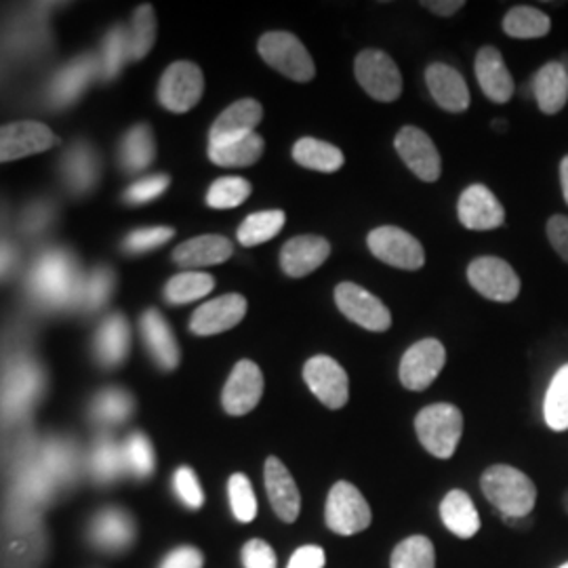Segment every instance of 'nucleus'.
Masks as SVG:
<instances>
[{"label": "nucleus", "mask_w": 568, "mask_h": 568, "mask_svg": "<svg viewBox=\"0 0 568 568\" xmlns=\"http://www.w3.org/2000/svg\"><path fill=\"white\" fill-rule=\"evenodd\" d=\"M203 91V70L192 61H175L163 74L159 87V102L169 112L183 114L201 102Z\"/></svg>", "instance_id": "nucleus-8"}, {"label": "nucleus", "mask_w": 568, "mask_h": 568, "mask_svg": "<svg viewBox=\"0 0 568 568\" xmlns=\"http://www.w3.org/2000/svg\"><path fill=\"white\" fill-rule=\"evenodd\" d=\"M156 143L148 124H135L121 143V164L129 173H140L154 161Z\"/></svg>", "instance_id": "nucleus-33"}, {"label": "nucleus", "mask_w": 568, "mask_h": 568, "mask_svg": "<svg viewBox=\"0 0 568 568\" xmlns=\"http://www.w3.org/2000/svg\"><path fill=\"white\" fill-rule=\"evenodd\" d=\"M371 253L387 265L400 267V270H419L426 264V253L422 243L396 225H382L375 227L368 239Z\"/></svg>", "instance_id": "nucleus-7"}, {"label": "nucleus", "mask_w": 568, "mask_h": 568, "mask_svg": "<svg viewBox=\"0 0 568 568\" xmlns=\"http://www.w3.org/2000/svg\"><path fill=\"white\" fill-rule=\"evenodd\" d=\"M230 508L239 523H253L257 516V497L244 474H234L227 483Z\"/></svg>", "instance_id": "nucleus-47"}, {"label": "nucleus", "mask_w": 568, "mask_h": 568, "mask_svg": "<svg viewBox=\"0 0 568 568\" xmlns=\"http://www.w3.org/2000/svg\"><path fill=\"white\" fill-rule=\"evenodd\" d=\"M558 568H568V562H565V565H562V567H558Z\"/></svg>", "instance_id": "nucleus-62"}, {"label": "nucleus", "mask_w": 568, "mask_h": 568, "mask_svg": "<svg viewBox=\"0 0 568 568\" xmlns=\"http://www.w3.org/2000/svg\"><path fill=\"white\" fill-rule=\"evenodd\" d=\"M335 302L345 318L373 333H384L392 326V314L386 304L371 295L363 286L342 283L335 288Z\"/></svg>", "instance_id": "nucleus-10"}, {"label": "nucleus", "mask_w": 568, "mask_h": 568, "mask_svg": "<svg viewBox=\"0 0 568 568\" xmlns=\"http://www.w3.org/2000/svg\"><path fill=\"white\" fill-rule=\"evenodd\" d=\"M426 9L436 16H455L459 9H464V0H432V2H422Z\"/></svg>", "instance_id": "nucleus-57"}, {"label": "nucleus", "mask_w": 568, "mask_h": 568, "mask_svg": "<svg viewBox=\"0 0 568 568\" xmlns=\"http://www.w3.org/2000/svg\"><path fill=\"white\" fill-rule=\"evenodd\" d=\"M251 194V183L243 178H220L209 187L206 204L211 209H234Z\"/></svg>", "instance_id": "nucleus-48"}, {"label": "nucleus", "mask_w": 568, "mask_h": 568, "mask_svg": "<svg viewBox=\"0 0 568 568\" xmlns=\"http://www.w3.org/2000/svg\"><path fill=\"white\" fill-rule=\"evenodd\" d=\"M100 72V60L91 55H82L65 63L49 84V103L53 108H65L81 98L84 87L95 79Z\"/></svg>", "instance_id": "nucleus-20"}, {"label": "nucleus", "mask_w": 568, "mask_h": 568, "mask_svg": "<svg viewBox=\"0 0 568 568\" xmlns=\"http://www.w3.org/2000/svg\"><path fill=\"white\" fill-rule=\"evenodd\" d=\"M293 159L305 169H314L321 173H335L344 166V154L339 148L314 138H304L295 143Z\"/></svg>", "instance_id": "nucleus-34"}, {"label": "nucleus", "mask_w": 568, "mask_h": 568, "mask_svg": "<svg viewBox=\"0 0 568 568\" xmlns=\"http://www.w3.org/2000/svg\"><path fill=\"white\" fill-rule=\"evenodd\" d=\"M264 154V140L257 133H251L241 140L224 143H209V159L217 166H251Z\"/></svg>", "instance_id": "nucleus-32"}, {"label": "nucleus", "mask_w": 568, "mask_h": 568, "mask_svg": "<svg viewBox=\"0 0 568 568\" xmlns=\"http://www.w3.org/2000/svg\"><path fill=\"white\" fill-rule=\"evenodd\" d=\"M93 349L95 358L103 366H119L124 363L131 349V328L122 314H112L103 321L95 335Z\"/></svg>", "instance_id": "nucleus-29"}, {"label": "nucleus", "mask_w": 568, "mask_h": 568, "mask_svg": "<svg viewBox=\"0 0 568 568\" xmlns=\"http://www.w3.org/2000/svg\"><path fill=\"white\" fill-rule=\"evenodd\" d=\"M457 213L464 227L478 232L501 227L506 222L504 204L499 203L497 196L483 183H474L464 190Z\"/></svg>", "instance_id": "nucleus-17"}, {"label": "nucleus", "mask_w": 568, "mask_h": 568, "mask_svg": "<svg viewBox=\"0 0 568 568\" xmlns=\"http://www.w3.org/2000/svg\"><path fill=\"white\" fill-rule=\"evenodd\" d=\"M126 30H129L131 60H142L150 53V49L154 47V41H156V18H154L152 7L142 4L135 11L131 26Z\"/></svg>", "instance_id": "nucleus-45"}, {"label": "nucleus", "mask_w": 568, "mask_h": 568, "mask_svg": "<svg viewBox=\"0 0 568 568\" xmlns=\"http://www.w3.org/2000/svg\"><path fill=\"white\" fill-rule=\"evenodd\" d=\"M173 490L180 497L185 508L201 509L204 504V493L199 476L192 467L183 466L173 476Z\"/></svg>", "instance_id": "nucleus-50"}, {"label": "nucleus", "mask_w": 568, "mask_h": 568, "mask_svg": "<svg viewBox=\"0 0 568 568\" xmlns=\"http://www.w3.org/2000/svg\"><path fill=\"white\" fill-rule=\"evenodd\" d=\"M61 175L72 192L87 194L100 178V161L95 150L82 142L72 145L63 156Z\"/></svg>", "instance_id": "nucleus-30"}, {"label": "nucleus", "mask_w": 568, "mask_h": 568, "mask_svg": "<svg viewBox=\"0 0 568 568\" xmlns=\"http://www.w3.org/2000/svg\"><path fill=\"white\" fill-rule=\"evenodd\" d=\"M483 493L504 518H527L537 504V487L525 471L516 467L490 466L480 480Z\"/></svg>", "instance_id": "nucleus-2"}, {"label": "nucleus", "mask_w": 568, "mask_h": 568, "mask_svg": "<svg viewBox=\"0 0 568 568\" xmlns=\"http://www.w3.org/2000/svg\"><path fill=\"white\" fill-rule=\"evenodd\" d=\"M560 183H562V196L568 204V156H565L560 163Z\"/></svg>", "instance_id": "nucleus-58"}, {"label": "nucleus", "mask_w": 568, "mask_h": 568, "mask_svg": "<svg viewBox=\"0 0 568 568\" xmlns=\"http://www.w3.org/2000/svg\"><path fill=\"white\" fill-rule=\"evenodd\" d=\"M493 126H495V129H497V131H499V129H501V131H506V126H508V122L493 121Z\"/></svg>", "instance_id": "nucleus-60"}, {"label": "nucleus", "mask_w": 568, "mask_h": 568, "mask_svg": "<svg viewBox=\"0 0 568 568\" xmlns=\"http://www.w3.org/2000/svg\"><path fill=\"white\" fill-rule=\"evenodd\" d=\"M133 413V398L119 387H108L91 403V417L102 426H121Z\"/></svg>", "instance_id": "nucleus-37"}, {"label": "nucleus", "mask_w": 568, "mask_h": 568, "mask_svg": "<svg viewBox=\"0 0 568 568\" xmlns=\"http://www.w3.org/2000/svg\"><path fill=\"white\" fill-rule=\"evenodd\" d=\"M426 82L434 102L443 110L459 114L469 108V89L459 70L448 63H432L426 70Z\"/></svg>", "instance_id": "nucleus-21"}, {"label": "nucleus", "mask_w": 568, "mask_h": 568, "mask_svg": "<svg viewBox=\"0 0 568 568\" xmlns=\"http://www.w3.org/2000/svg\"><path fill=\"white\" fill-rule=\"evenodd\" d=\"M44 379L42 371L30 361H18L4 375V413L7 417H20L41 396Z\"/></svg>", "instance_id": "nucleus-16"}, {"label": "nucleus", "mask_w": 568, "mask_h": 568, "mask_svg": "<svg viewBox=\"0 0 568 568\" xmlns=\"http://www.w3.org/2000/svg\"><path fill=\"white\" fill-rule=\"evenodd\" d=\"M532 93L544 114H558L568 102V70L562 61H549L532 79Z\"/></svg>", "instance_id": "nucleus-27"}, {"label": "nucleus", "mask_w": 568, "mask_h": 568, "mask_svg": "<svg viewBox=\"0 0 568 568\" xmlns=\"http://www.w3.org/2000/svg\"><path fill=\"white\" fill-rule=\"evenodd\" d=\"M264 119V108L255 100H241L224 110L213 122L209 143L232 142L255 133V126Z\"/></svg>", "instance_id": "nucleus-24"}, {"label": "nucleus", "mask_w": 568, "mask_h": 568, "mask_svg": "<svg viewBox=\"0 0 568 568\" xmlns=\"http://www.w3.org/2000/svg\"><path fill=\"white\" fill-rule=\"evenodd\" d=\"M356 81L377 102H396L403 93L398 65L377 49H366L356 58Z\"/></svg>", "instance_id": "nucleus-6"}, {"label": "nucleus", "mask_w": 568, "mask_h": 568, "mask_svg": "<svg viewBox=\"0 0 568 568\" xmlns=\"http://www.w3.org/2000/svg\"><path fill=\"white\" fill-rule=\"evenodd\" d=\"M304 379L323 405L337 410L347 405L349 382L342 365L328 356H314L304 366Z\"/></svg>", "instance_id": "nucleus-13"}, {"label": "nucleus", "mask_w": 568, "mask_h": 568, "mask_svg": "<svg viewBox=\"0 0 568 568\" xmlns=\"http://www.w3.org/2000/svg\"><path fill=\"white\" fill-rule=\"evenodd\" d=\"M565 508H567L568 511V493L565 495Z\"/></svg>", "instance_id": "nucleus-61"}, {"label": "nucleus", "mask_w": 568, "mask_h": 568, "mask_svg": "<svg viewBox=\"0 0 568 568\" xmlns=\"http://www.w3.org/2000/svg\"><path fill=\"white\" fill-rule=\"evenodd\" d=\"M476 81L490 102L506 103L514 95V79L504 55L495 47H483L476 55Z\"/></svg>", "instance_id": "nucleus-23"}, {"label": "nucleus", "mask_w": 568, "mask_h": 568, "mask_svg": "<svg viewBox=\"0 0 568 568\" xmlns=\"http://www.w3.org/2000/svg\"><path fill=\"white\" fill-rule=\"evenodd\" d=\"M257 49L267 65H272L291 81H312L316 74V65L307 49L297 37L288 32H267L260 39Z\"/></svg>", "instance_id": "nucleus-4"}, {"label": "nucleus", "mask_w": 568, "mask_h": 568, "mask_svg": "<svg viewBox=\"0 0 568 568\" xmlns=\"http://www.w3.org/2000/svg\"><path fill=\"white\" fill-rule=\"evenodd\" d=\"M244 568H276V554L264 539H251L243 548Z\"/></svg>", "instance_id": "nucleus-52"}, {"label": "nucleus", "mask_w": 568, "mask_h": 568, "mask_svg": "<svg viewBox=\"0 0 568 568\" xmlns=\"http://www.w3.org/2000/svg\"><path fill=\"white\" fill-rule=\"evenodd\" d=\"M415 432L427 453L438 459L455 455L464 434V415L455 405L438 403L429 405L417 415Z\"/></svg>", "instance_id": "nucleus-3"}, {"label": "nucleus", "mask_w": 568, "mask_h": 568, "mask_svg": "<svg viewBox=\"0 0 568 568\" xmlns=\"http://www.w3.org/2000/svg\"><path fill=\"white\" fill-rule=\"evenodd\" d=\"M447 363L445 345L438 339H424L410 345L400 361V382L406 389L424 392L436 382Z\"/></svg>", "instance_id": "nucleus-11"}, {"label": "nucleus", "mask_w": 568, "mask_h": 568, "mask_svg": "<svg viewBox=\"0 0 568 568\" xmlns=\"http://www.w3.org/2000/svg\"><path fill=\"white\" fill-rule=\"evenodd\" d=\"M232 243L217 236V234H206L199 236L192 241H185L173 251V260L175 264L194 270V267H204V265H217L227 262V257L232 255Z\"/></svg>", "instance_id": "nucleus-28"}, {"label": "nucleus", "mask_w": 568, "mask_h": 568, "mask_svg": "<svg viewBox=\"0 0 568 568\" xmlns=\"http://www.w3.org/2000/svg\"><path fill=\"white\" fill-rule=\"evenodd\" d=\"M173 236H175V230L166 227V225L140 227V230H133L124 239V251H129V253H148V251H154V248L163 246Z\"/></svg>", "instance_id": "nucleus-49"}, {"label": "nucleus", "mask_w": 568, "mask_h": 568, "mask_svg": "<svg viewBox=\"0 0 568 568\" xmlns=\"http://www.w3.org/2000/svg\"><path fill=\"white\" fill-rule=\"evenodd\" d=\"M443 525L459 539H471L480 530V516L466 490H450L440 504Z\"/></svg>", "instance_id": "nucleus-31"}, {"label": "nucleus", "mask_w": 568, "mask_h": 568, "mask_svg": "<svg viewBox=\"0 0 568 568\" xmlns=\"http://www.w3.org/2000/svg\"><path fill=\"white\" fill-rule=\"evenodd\" d=\"M325 514L326 527L344 537L363 532L373 520L363 493L345 480L331 488Z\"/></svg>", "instance_id": "nucleus-5"}, {"label": "nucleus", "mask_w": 568, "mask_h": 568, "mask_svg": "<svg viewBox=\"0 0 568 568\" xmlns=\"http://www.w3.org/2000/svg\"><path fill=\"white\" fill-rule=\"evenodd\" d=\"M82 281L79 264L70 253L49 248L30 270L28 293L47 310L74 307L81 300Z\"/></svg>", "instance_id": "nucleus-1"}, {"label": "nucleus", "mask_w": 568, "mask_h": 568, "mask_svg": "<svg viewBox=\"0 0 568 568\" xmlns=\"http://www.w3.org/2000/svg\"><path fill=\"white\" fill-rule=\"evenodd\" d=\"M126 60H131L129 30L124 26H114L103 39L102 55H100L102 79H105V81L116 79Z\"/></svg>", "instance_id": "nucleus-41"}, {"label": "nucleus", "mask_w": 568, "mask_h": 568, "mask_svg": "<svg viewBox=\"0 0 568 568\" xmlns=\"http://www.w3.org/2000/svg\"><path fill=\"white\" fill-rule=\"evenodd\" d=\"M37 462L41 464L42 469L55 480V485L60 483H70L79 469V455L72 445L63 443V440H49L44 443L41 453L37 455Z\"/></svg>", "instance_id": "nucleus-36"}, {"label": "nucleus", "mask_w": 568, "mask_h": 568, "mask_svg": "<svg viewBox=\"0 0 568 568\" xmlns=\"http://www.w3.org/2000/svg\"><path fill=\"white\" fill-rule=\"evenodd\" d=\"M262 396H264L262 368L253 361L236 363L225 382L224 394H222L225 413L234 417L246 415L260 405Z\"/></svg>", "instance_id": "nucleus-14"}, {"label": "nucleus", "mask_w": 568, "mask_h": 568, "mask_svg": "<svg viewBox=\"0 0 568 568\" xmlns=\"http://www.w3.org/2000/svg\"><path fill=\"white\" fill-rule=\"evenodd\" d=\"M469 284L490 302L509 304L520 295V278L501 257H478L467 267Z\"/></svg>", "instance_id": "nucleus-9"}, {"label": "nucleus", "mask_w": 568, "mask_h": 568, "mask_svg": "<svg viewBox=\"0 0 568 568\" xmlns=\"http://www.w3.org/2000/svg\"><path fill=\"white\" fill-rule=\"evenodd\" d=\"M215 288L213 276L203 272H183L164 286V297L173 305L192 304Z\"/></svg>", "instance_id": "nucleus-39"}, {"label": "nucleus", "mask_w": 568, "mask_h": 568, "mask_svg": "<svg viewBox=\"0 0 568 568\" xmlns=\"http://www.w3.org/2000/svg\"><path fill=\"white\" fill-rule=\"evenodd\" d=\"M53 220V209L47 203L32 204L26 213H23V222L21 227L28 234H39L42 230H47V225Z\"/></svg>", "instance_id": "nucleus-54"}, {"label": "nucleus", "mask_w": 568, "mask_h": 568, "mask_svg": "<svg viewBox=\"0 0 568 568\" xmlns=\"http://www.w3.org/2000/svg\"><path fill=\"white\" fill-rule=\"evenodd\" d=\"M325 565V549L321 546H304V548L295 549L286 568H323Z\"/></svg>", "instance_id": "nucleus-56"}, {"label": "nucleus", "mask_w": 568, "mask_h": 568, "mask_svg": "<svg viewBox=\"0 0 568 568\" xmlns=\"http://www.w3.org/2000/svg\"><path fill=\"white\" fill-rule=\"evenodd\" d=\"M246 314V300L239 293H230L222 295L217 300H211L206 304L201 305L192 321H190V331L194 335H217L230 331L239 325Z\"/></svg>", "instance_id": "nucleus-18"}, {"label": "nucleus", "mask_w": 568, "mask_h": 568, "mask_svg": "<svg viewBox=\"0 0 568 568\" xmlns=\"http://www.w3.org/2000/svg\"><path fill=\"white\" fill-rule=\"evenodd\" d=\"M331 255V244L321 236H297L284 244L281 251V265L291 278H304L316 267L325 264Z\"/></svg>", "instance_id": "nucleus-25"}, {"label": "nucleus", "mask_w": 568, "mask_h": 568, "mask_svg": "<svg viewBox=\"0 0 568 568\" xmlns=\"http://www.w3.org/2000/svg\"><path fill=\"white\" fill-rule=\"evenodd\" d=\"M122 457L126 471L133 474L135 478H150L156 467L152 443L142 432H133L126 436V440L122 443Z\"/></svg>", "instance_id": "nucleus-44"}, {"label": "nucleus", "mask_w": 568, "mask_h": 568, "mask_svg": "<svg viewBox=\"0 0 568 568\" xmlns=\"http://www.w3.org/2000/svg\"><path fill=\"white\" fill-rule=\"evenodd\" d=\"M394 145L406 166L415 173V178L427 183L438 182L443 173V163L436 145L429 140L426 131H422L419 126H403L394 140Z\"/></svg>", "instance_id": "nucleus-12"}, {"label": "nucleus", "mask_w": 568, "mask_h": 568, "mask_svg": "<svg viewBox=\"0 0 568 568\" xmlns=\"http://www.w3.org/2000/svg\"><path fill=\"white\" fill-rule=\"evenodd\" d=\"M114 288V272L110 267H95L84 281H82L81 300L79 307L84 312H98L108 300L112 297Z\"/></svg>", "instance_id": "nucleus-46"}, {"label": "nucleus", "mask_w": 568, "mask_h": 568, "mask_svg": "<svg viewBox=\"0 0 568 568\" xmlns=\"http://www.w3.org/2000/svg\"><path fill=\"white\" fill-rule=\"evenodd\" d=\"M544 417L549 429L567 432L568 429V365L562 366L546 392Z\"/></svg>", "instance_id": "nucleus-40"}, {"label": "nucleus", "mask_w": 568, "mask_h": 568, "mask_svg": "<svg viewBox=\"0 0 568 568\" xmlns=\"http://www.w3.org/2000/svg\"><path fill=\"white\" fill-rule=\"evenodd\" d=\"M549 244L554 251L568 264V217L567 215H554L548 222Z\"/></svg>", "instance_id": "nucleus-55"}, {"label": "nucleus", "mask_w": 568, "mask_h": 568, "mask_svg": "<svg viewBox=\"0 0 568 568\" xmlns=\"http://www.w3.org/2000/svg\"><path fill=\"white\" fill-rule=\"evenodd\" d=\"M392 568H436L434 544L424 535H413L392 551Z\"/></svg>", "instance_id": "nucleus-42"}, {"label": "nucleus", "mask_w": 568, "mask_h": 568, "mask_svg": "<svg viewBox=\"0 0 568 568\" xmlns=\"http://www.w3.org/2000/svg\"><path fill=\"white\" fill-rule=\"evenodd\" d=\"M169 183H171L169 175L143 178L140 182H135L124 190V201L129 204H145L150 201H156L159 196H163Z\"/></svg>", "instance_id": "nucleus-51"}, {"label": "nucleus", "mask_w": 568, "mask_h": 568, "mask_svg": "<svg viewBox=\"0 0 568 568\" xmlns=\"http://www.w3.org/2000/svg\"><path fill=\"white\" fill-rule=\"evenodd\" d=\"M551 21L548 16L535 7L518 4L511 7L504 18V32L511 39H541L549 34Z\"/></svg>", "instance_id": "nucleus-35"}, {"label": "nucleus", "mask_w": 568, "mask_h": 568, "mask_svg": "<svg viewBox=\"0 0 568 568\" xmlns=\"http://www.w3.org/2000/svg\"><path fill=\"white\" fill-rule=\"evenodd\" d=\"M284 225L283 211H262L253 213L244 220L243 225L239 227V241L244 246H255V244L267 243L274 236L281 234Z\"/></svg>", "instance_id": "nucleus-43"}, {"label": "nucleus", "mask_w": 568, "mask_h": 568, "mask_svg": "<svg viewBox=\"0 0 568 568\" xmlns=\"http://www.w3.org/2000/svg\"><path fill=\"white\" fill-rule=\"evenodd\" d=\"M124 467V457H122V447H119L110 436H100L98 443L91 450V474L100 485H110L114 483Z\"/></svg>", "instance_id": "nucleus-38"}, {"label": "nucleus", "mask_w": 568, "mask_h": 568, "mask_svg": "<svg viewBox=\"0 0 568 568\" xmlns=\"http://www.w3.org/2000/svg\"><path fill=\"white\" fill-rule=\"evenodd\" d=\"M203 565L204 558L201 549L185 546V548L169 551L159 568H203Z\"/></svg>", "instance_id": "nucleus-53"}, {"label": "nucleus", "mask_w": 568, "mask_h": 568, "mask_svg": "<svg viewBox=\"0 0 568 568\" xmlns=\"http://www.w3.org/2000/svg\"><path fill=\"white\" fill-rule=\"evenodd\" d=\"M140 326H142L143 344L156 365L163 371H173L180 365V345L161 312L156 310L143 312Z\"/></svg>", "instance_id": "nucleus-26"}, {"label": "nucleus", "mask_w": 568, "mask_h": 568, "mask_svg": "<svg viewBox=\"0 0 568 568\" xmlns=\"http://www.w3.org/2000/svg\"><path fill=\"white\" fill-rule=\"evenodd\" d=\"M58 143V138L49 126L41 122H13L4 124L0 133V161L11 163L23 156H32L44 150H51Z\"/></svg>", "instance_id": "nucleus-15"}, {"label": "nucleus", "mask_w": 568, "mask_h": 568, "mask_svg": "<svg viewBox=\"0 0 568 568\" xmlns=\"http://www.w3.org/2000/svg\"><path fill=\"white\" fill-rule=\"evenodd\" d=\"M89 539L103 551H122L135 539V523L122 509H103L89 525Z\"/></svg>", "instance_id": "nucleus-22"}, {"label": "nucleus", "mask_w": 568, "mask_h": 568, "mask_svg": "<svg viewBox=\"0 0 568 568\" xmlns=\"http://www.w3.org/2000/svg\"><path fill=\"white\" fill-rule=\"evenodd\" d=\"M11 260H13V255H11V251H9V248H7V246H4V264H2V272H4V274H7V272H9V267H11V265H13V262H11Z\"/></svg>", "instance_id": "nucleus-59"}, {"label": "nucleus", "mask_w": 568, "mask_h": 568, "mask_svg": "<svg viewBox=\"0 0 568 568\" xmlns=\"http://www.w3.org/2000/svg\"><path fill=\"white\" fill-rule=\"evenodd\" d=\"M264 476L265 490H267L272 509L283 523L288 525L295 523L302 511V495H300L297 483L293 480L283 462L276 457H270L265 462Z\"/></svg>", "instance_id": "nucleus-19"}]
</instances>
